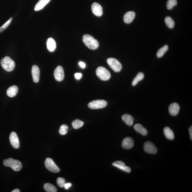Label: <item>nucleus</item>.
<instances>
[{"mask_svg": "<svg viewBox=\"0 0 192 192\" xmlns=\"http://www.w3.org/2000/svg\"><path fill=\"white\" fill-rule=\"evenodd\" d=\"M57 185L60 188H64V186L65 183V180L62 178H58L57 179Z\"/></svg>", "mask_w": 192, "mask_h": 192, "instance_id": "obj_31", "label": "nucleus"}, {"mask_svg": "<svg viewBox=\"0 0 192 192\" xmlns=\"http://www.w3.org/2000/svg\"><path fill=\"white\" fill-rule=\"evenodd\" d=\"M20 191L19 189H15L14 190H13V191H12V192H20Z\"/></svg>", "mask_w": 192, "mask_h": 192, "instance_id": "obj_36", "label": "nucleus"}, {"mask_svg": "<svg viewBox=\"0 0 192 192\" xmlns=\"http://www.w3.org/2000/svg\"><path fill=\"white\" fill-rule=\"evenodd\" d=\"M79 64L80 67L84 69V68L86 67V64H85L83 62H79Z\"/></svg>", "mask_w": 192, "mask_h": 192, "instance_id": "obj_34", "label": "nucleus"}, {"mask_svg": "<svg viewBox=\"0 0 192 192\" xmlns=\"http://www.w3.org/2000/svg\"><path fill=\"white\" fill-rule=\"evenodd\" d=\"M92 10L93 13L96 16H101L103 15V9L101 5L97 3H94L92 5Z\"/></svg>", "mask_w": 192, "mask_h": 192, "instance_id": "obj_11", "label": "nucleus"}, {"mask_svg": "<svg viewBox=\"0 0 192 192\" xmlns=\"http://www.w3.org/2000/svg\"><path fill=\"white\" fill-rule=\"evenodd\" d=\"M3 163L4 166L10 167L15 171H20L22 167V164L19 161L14 160L12 158L5 159Z\"/></svg>", "mask_w": 192, "mask_h": 192, "instance_id": "obj_2", "label": "nucleus"}, {"mask_svg": "<svg viewBox=\"0 0 192 192\" xmlns=\"http://www.w3.org/2000/svg\"><path fill=\"white\" fill-rule=\"evenodd\" d=\"M45 165L46 169L52 172L57 173L60 171V169L51 158H48L46 159Z\"/></svg>", "mask_w": 192, "mask_h": 192, "instance_id": "obj_7", "label": "nucleus"}, {"mask_svg": "<svg viewBox=\"0 0 192 192\" xmlns=\"http://www.w3.org/2000/svg\"><path fill=\"white\" fill-rule=\"evenodd\" d=\"M82 75V74L81 73H76L74 74L75 78L76 79H77V80H80V79L81 78Z\"/></svg>", "mask_w": 192, "mask_h": 192, "instance_id": "obj_33", "label": "nucleus"}, {"mask_svg": "<svg viewBox=\"0 0 192 192\" xmlns=\"http://www.w3.org/2000/svg\"><path fill=\"white\" fill-rule=\"evenodd\" d=\"M83 41L85 45L90 49H95L99 47L98 42L90 35L88 34L84 35Z\"/></svg>", "mask_w": 192, "mask_h": 192, "instance_id": "obj_1", "label": "nucleus"}, {"mask_svg": "<svg viewBox=\"0 0 192 192\" xmlns=\"http://www.w3.org/2000/svg\"><path fill=\"white\" fill-rule=\"evenodd\" d=\"M164 134L167 139L169 140H173L174 139V133L169 127H165L163 130Z\"/></svg>", "mask_w": 192, "mask_h": 192, "instance_id": "obj_22", "label": "nucleus"}, {"mask_svg": "<svg viewBox=\"0 0 192 192\" xmlns=\"http://www.w3.org/2000/svg\"><path fill=\"white\" fill-rule=\"evenodd\" d=\"M180 106L178 103H173L170 105L169 108V111L171 115H177L179 112Z\"/></svg>", "mask_w": 192, "mask_h": 192, "instance_id": "obj_16", "label": "nucleus"}, {"mask_svg": "<svg viewBox=\"0 0 192 192\" xmlns=\"http://www.w3.org/2000/svg\"><path fill=\"white\" fill-rule=\"evenodd\" d=\"M165 22L167 27L173 29L174 27L175 22L172 19L170 16H167L165 19Z\"/></svg>", "mask_w": 192, "mask_h": 192, "instance_id": "obj_25", "label": "nucleus"}, {"mask_svg": "<svg viewBox=\"0 0 192 192\" xmlns=\"http://www.w3.org/2000/svg\"><path fill=\"white\" fill-rule=\"evenodd\" d=\"M71 186H72V184L70 183V182L67 183H65L64 186V188L65 189L68 190L69 189Z\"/></svg>", "mask_w": 192, "mask_h": 192, "instance_id": "obj_32", "label": "nucleus"}, {"mask_svg": "<svg viewBox=\"0 0 192 192\" xmlns=\"http://www.w3.org/2000/svg\"><path fill=\"white\" fill-rule=\"evenodd\" d=\"M18 91V88L17 86H12L8 89L7 94L9 97H14L17 94Z\"/></svg>", "mask_w": 192, "mask_h": 192, "instance_id": "obj_20", "label": "nucleus"}, {"mask_svg": "<svg viewBox=\"0 0 192 192\" xmlns=\"http://www.w3.org/2000/svg\"><path fill=\"white\" fill-rule=\"evenodd\" d=\"M134 129L143 136H146L148 134V132L145 128L140 124H136L134 126Z\"/></svg>", "mask_w": 192, "mask_h": 192, "instance_id": "obj_21", "label": "nucleus"}, {"mask_svg": "<svg viewBox=\"0 0 192 192\" xmlns=\"http://www.w3.org/2000/svg\"><path fill=\"white\" fill-rule=\"evenodd\" d=\"M134 140L130 137L125 138L122 143V147L125 149H130L134 147Z\"/></svg>", "mask_w": 192, "mask_h": 192, "instance_id": "obj_12", "label": "nucleus"}, {"mask_svg": "<svg viewBox=\"0 0 192 192\" xmlns=\"http://www.w3.org/2000/svg\"><path fill=\"white\" fill-rule=\"evenodd\" d=\"M144 77V74L142 72H139L133 80L132 82V86H136L139 82L143 80Z\"/></svg>", "mask_w": 192, "mask_h": 192, "instance_id": "obj_23", "label": "nucleus"}, {"mask_svg": "<svg viewBox=\"0 0 192 192\" xmlns=\"http://www.w3.org/2000/svg\"><path fill=\"white\" fill-rule=\"evenodd\" d=\"M9 140L11 144L14 148L18 149L19 147V140L16 133L13 132L11 133Z\"/></svg>", "mask_w": 192, "mask_h": 192, "instance_id": "obj_10", "label": "nucleus"}, {"mask_svg": "<svg viewBox=\"0 0 192 192\" xmlns=\"http://www.w3.org/2000/svg\"><path fill=\"white\" fill-rule=\"evenodd\" d=\"M13 18H11L10 19H9L8 21H7L3 25L1 26V27H0V33L2 32L3 31H4L5 29H7L8 26L10 24L11 22L12 21Z\"/></svg>", "mask_w": 192, "mask_h": 192, "instance_id": "obj_30", "label": "nucleus"}, {"mask_svg": "<svg viewBox=\"0 0 192 192\" xmlns=\"http://www.w3.org/2000/svg\"><path fill=\"white\" fill-rule=\"evenodd\" d=\"M55 80L57 81H62L64 78V72L63 68L61 66H57L54 72Z\"/></svg>", "mask_w": 192, "mask_h": 192, "instance_id": "obj_9", "label": "nucleus"}, {"mask_svg": "<svg viewBox=\"0 0 192 192\" xmlns=\"http://www.w3.org/2000/svg\"><path fill=\"white\" fill-rule=\"evenodd\" d=\"M108 104L107 102L103 100L93 101L88 104V106L91 109H95L104 108Z\"/></svg>", "mask_w": 192, "mask_h": 192, "instance_id": "obj_6", "label": "nucleus"}, {"mask_svg": "<svg viewBox=\"0 0 192 192\" xmlns=\"http://www.w3.org/2000/svg\"><path fill=\"white\" fill-rule=\"evenodd\" d=\"M177 4V1L176 0H168L167 3V8L168 10H171Z\"/></svg>", "mask_w": 192, "mask_h": 192, "instance_id": "obj_28", "label": "nucleus"}, {"mask_svg": "<svg viewBox=\"0 0 192 192\" xmlns=\"http://www.w3.org/2000/svg\"><path fill=\"white\" fill-rule=\"evenodd\" d=\"M44 189L48 192H56L57 189L56 187L50 183H46L44 185Z\"/></svg>", "mask_w": 192, "mask_h": 192, "instance_id": "obj_24", "label": "nucleus"}, {"mask_svg": "<svg viewBox=\"0 0 192 192\" xmlns=\"http://www.w3.org/2000/svg\"><path fill=\"white\" fill-rule=\"evenodd\" d=\"M32 73L34 82L38 83L39 81L40 71L38 66L34 65L32 66Z\"/></svg>", "mask_w": 192, "mask_h": 192, "instance_id": "obj_13", "label": "nucleus"}, {"mask_svg": "<svg viewBox=\"0 0 192 192\" xmlns=\"http://www.w3.org/2000/svg\"><path fill=\"white\" fill-rule=\"evenodd\" d=\"M135 12L130 11L125 14L123 16V21L126 24H130L132 22L135 17Z\"/></svg>", "mask_w": 192, "mask_h": 192, "instance_id": "obj_15", "label": "nucleus"}, {"mask_svg": "<svg viewBox=\"0 0 192 192\" xmlns=\"http://www.w3.org/2000/svg\"><path fill=\"white\" fill-rule=\"evenodd\" d=\"M69 127L66 125H63L60 127L59 131L60 134L62 135H65L68 132Z\"/></svg>", "mask_w": 192, "mask_h": 192, "instance_id": "obj_29", "label": "nucleus"}, {"mask_svg": "<svg viewBox=\"0 0 192 192\" xmlns=\"http://www.w3.org/2000/svg\"><path fill=\"white\" fill-rule=\"evenodd\" d=\"M168 46L165 45L159 49L157 53V56L158 58H161V57L163 56L165 53L168 51Z\"/></svg>", "mask_w": 192, "mask_h": 192, "instance_id": "obj_26", "label": "nucleus"}, {"mask_svg": "<svg viewBox=\"0 0 192 192\" xmlns=\"http://www.w3.org/2000/svg\"><path fill=\"white\" fill-rule=\"evenodd\" d=\"M122 120L128 126H132L134 122V119L132 116L130 115L125 114L122 116Z\"/></svg>", "mask_w": 192, "mask_h": 192, "instance_id": "obj_19", "label": "nucleus"}, {"mask_svg": "<svg viewBox=\"0 0 192 192\" xmlns=\"http://www.w3.org/2000/svg\"><path fill=\"white\" fill-rule=\"evenodd\" d=\"M96 72L97 76L103 81L109 80L110 78L111 74L109 71L103 67L97 68Z\"/></svg>", "mask_w": 192, "mask_h": 192, "instance_id": "obj_4", "label": "nucleus"}, {"mask_svg": "<svg viewBox=\"0 0 192 192\" xmlns=\"http://www.w3.org/2000/svg\"><path fill=\"white\" fill-rule=\"evenodd\" d=\"M47 47L48 50L51 52H53L56 48V44L55 40L52 38H49L47 40Z\"/></svg>", "mask_w": 192, "mask_h": 192, "instance_id": "obj_17", "label": "nucleus"}, {"mask_svg": "<svg viewBox=\"0 0 192 192\" xmlns=\"http://www.w3.org/2000/svg\"><path fill=\"white\" fill-rule=\"evenodd\" d=\"M50 1L51 0H40L35 6L34 10L35 11L42 10Z\"/></svg>", "mask_w": 192, "mask_h": 192, "instance_id": "obj_18", "label": "nucleus"}, {"mask_svg": "<svg viewBox=\"0 0 192 192\" xmlns=\"http://www.w3.org/2000/svg\"><path fill=\"white\" fill-rule=\"evenodd\" d=\"M112 165L127 173H129L131 171L130 168L129 167L126 166L125 163L121 161H117L114 162L112 164Z\"/></svg>", "mask_w": 192, "mask_h": 192, "instance_id": "obj_14", "label": "nucleus"}, {"mask_svg": "<svg viewBox=\"0 0 192 192\" xmlns=\"http://www.w3.org/2000/svg\"><path fill=\"white\" fill-rule=\"evenodd\" d=\"M189 132L190 139L192 140V126L190 127L189 129Z\"/></svg>", "mask_w": 192, "mask_h": 192, "instance_id": "obj_35", "label": "nucleus"}, {"mask_svg": "<svg viewBox=\"0 0 192 192\" xmlns=\"http://www.w3.org/2000/svg\"><path fill=\"white\" fill-rule=\"evenodd\" d=\"M107 62L110 67L116 72L121 71L122 66L119 61L114 58H110L108 59Z\"/></svg>", "mask_w": 192, "mask_h": 192, "instance_id": "obj_5", "label": "nucleus"}, {"mask_svg": "<svg viewBox=\"0 0 192 192\" xmlns=\"http://www.w3.org/2000/svg\"><path fill=\"white\" fill-rule=\"evenodd\" d=\"M1 64L3 69L8 72L13 71L15 67V62L9 56H6L1 59Z\"/></svg>", "mask_w": 192, "mask_h": 192, "instance_id": "obj_3", "label": "nucleus"}, {"mask_svg": "<svg viewBox=\"0 0 192 192\" xmlns=\"http://www.w3.org/2000/svg\"><path fill=\"white\" fill-rule=\"evenodd\" d=\"M72 124L74 129H78L83 126L84 122L78 119H77L72 122Z\"/></svg>", "mask_w": 192, "mask_h": 192, "instance_id": "obj_27", "label": "nucleus"}, {"mask_svg": "<svg viewBox=\"0 0 192 192\" xmlns=\"http://www.w3.org/2000/svg\"><path fill=\"white\" fill-rule=\"evenodd\" d=\"M144 149L147 153L155 154L157 152V149L154 144L150 141L145 142L144 145Z\"/></svg>", "mask_w": 192, "mask_h": 192, "instance_id": "obj_8", "label": "nucleus"}]
</instances>
